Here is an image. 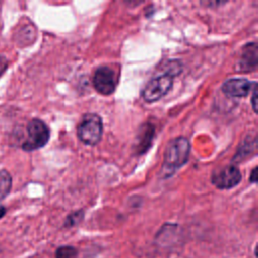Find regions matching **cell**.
Wrapping results in <instances>:
<instances>
[{
	"mask_svg": "<svg viewBox=\"0 0 258 258\" xmlns=\"http://www.w3.org/2000/svg\"><path fill=\"white\" fill-rule=\"evenodd\" d=\"M93 85L101 95L109 96L113 94L117 85L114 71L107 66L99 67L94 74Z\"/></svg>",
	"mask_w": 258,
	"mask_h": 258,
	"instance_id": "5",
	"label": "cell"
},
{
	"mask_svg": "<svg viewBox=\"0 0 258 258\" xmlns=\"http://www.w3.org/2000/svg\"><path fill=\"white\" fill-rule=\"evenodd\" d=\"M254 84L255 82L251 83L250 81L242 78L230 79L222 85V92L230 97L242 98L246 97L250 93Z\"/></svg>",
	"mask_w": 258,
	"mask_h": 258,
	"instance_id": "7",
	"label": "cell"
},
{
	"mask_svg": "<svg viewBox=\"0 0 258 258\" xmlns=\"http://www.w3.org/2000/svg\"><path fill=\"white\" fill-rule=\"evenodd\" d=\"M77 134L79 139L87 145L94 146L98 144L103 134V122L101 117L93 113L84 115L78 125Z\"/></svg>",
	"mask_w": 258,
	"mask_h": 258,
	"instance_id": "2",
	"label": "cell"
},
{
	"mask_svg": "<svg viewBox=\"0 0 258 258\" xmlns=\"http://www.w3.org/2000/svg\"><path fill=\"white\" fill-rule=\"evenodd\" d=\"M173 85V78L168 74H162L152 78L142 89L141 96L147 103H153L164 97Z\"/></svg>",
	"mask_w": 258,
	"mask_h": 258,
	"instance_id": "4",
	"label": "cell"
},
{
	"mask_svg": "<svg viewBox=\"0 0 258 258\" xmlns=\"http://www.w3.org/2000/svg\"><path fill=\"white\" fill-rule=\"evenodd\" d=\"M12 178L9 172L5 169L0 170V201L7 197L11 189Z\"/></svg>",
	"mask_w": 258,
	"mask_h": 258,
	"instance_id": "10",
	"label": "cell"
},
{
	"mask_svg": "<svg viewBox=\"0 0 258 258\" xmlns=\"http://www.w3.org/2000/svg\"><path fill=\"white\" fill-rule=\"evenodd\" d=\"M257 84L255 83L253 88H252V106L254 112H257Z\"/></svg>",
	"mask_w": 258,
	"mask_h": 258,
	"instance_id": "15",
	"label": "cell"
},
{
	"mask_svg": "<svg viewBox=\"0 0 258 258\" xmlns=\"http://www.w3.org/2000/svg\"><path fill=\"white\" fill-rule=\"evenodd\" d=\"M241 178L242 175L237 166L227 165L213 174L212 182L220 189H229L236 186L241 181Z\"/></svg>",
	"mask_w": 258,
	"mask_h": 258,
	"instance_id": "6",
	"label": "cell"
},
{
	"mask_svg": "<svg viewBox=\"0 0 258 258\" xmlns=\"http://www.w3.org/2000/svg\"><path fill=\"white\" fill-rule=\"evenodd\" d=\"M8 68V60L5 56L0 54V77L6 72Z\"/></svg>",
	"mask_w": 258,
	"mask_h": 258,
	"instance_id": "14",
	"label": "cell"
},
{
	"mask_svg": "<svg viewBox=\"0 0 258 258\" xmlns=\"http://www.w3.org/2000/svg\"><path fill=\"white\" fill-rule=\"evenodd\" d=\"M154 136V126L150 123H144L138 130L134 143V152L136 154L145 153L151 146Z\"/></svg>",
	"mask_w": 258,
	"mask_h": 258,
	"instance_id": "8",
	"label": "cell"
},
{
	"mask_svg": "<svg viewBox=\"0 0 258 258\" xmlns=\"http://www.w3.org/2000/svg\"><path fill=\"white\" fill-rule=\"evenodd\" d=\"M190 144L187 138L183 136L172 139L164 151V162L162 171L170 176L176 169L184 165L188 159Z\"/></svg>",
	"mask_w": 258,
	"mask_h": 258,
	"instance_id": "1",
	"label": "cell"
},
{
	"mask_svg": "<svg viewBox=\"0 0 258 258\" xmlns=\"http://www.w3.org/2000/svg\"><path fill=\"white\" fill-rule=\"evenodd\" d=\"M78 251L73 246H60L55 251V258H77Z\"/></svg>",
	"mask_w": 258,
	"mask_h": 258,
	"instance_id": "11",
	"label": "cell"
},
{
	"mask_svg": "<svg viewBox=\"0 0 258 258\" xmlns=\"http://www.w3.org/2000/svg\"><path fill=\"white\" fill-rule=\"evenodd\" d=\"M257 180V168L254 167L252 172H251V175H250V181L251 182H256Z\"/></svg>",
	"mask_w": 258,
	"mask_h": 258,
	"instance_id": "16",
	"label": "cell"
},
{
	"mask_svg": "<svg viewBox=\"0 0 258 258\" xmlns=\"http://www.w3.org/2000/svg\"><path fill=\"white\" fill-rule=\"evenodd\" d=\"M181 71H182L181 62L177 59H172V60H169L168 63L165 66V73L164 74H168L169 76L174 78L177 75H179L181 73Z\"/></svg>",
	"mask_w": 258,
	"mask_h": 258,
	"instance_id": "12",
	"label": "cell"
},
{
	"mask_svg": "<svg viewBox=\"0 0 258 258\" xmlns=\"http://www.w3.org/2000/svg\"><path fill=\"white\" fill-rule=\"evenodd\" d=\"M5 213H6L5 208L3 206H0V219L5 215Z\"/></svg>",
	"mask_w": 258,
	"mask_h": 258,
	"instance_id": "17",
	"label": "cell"
},
{
	"mask_svg": "<svg viewBox=\"0 0 258 258\" xmlns=\"http://www.w3.org/2000/svg\"><path fill=\"white\" fill-rule=\"evenodd\" d=\"M49 129L39 119H32L27 125V138L21 147L24 151H33L43 147L49 140Z\"/></svg>",
	"mask_w": 258,
	"mask_h": 258,
	"instance_id": "3",
	"label": "cell"
},
{
	"mask_svg": "<svg viewBox=\"0 0 258 258\" xmlns=\"http://www.w3.org/2000/svg\"><path fill=\"white\" fill-rule=\"evenodd\" d=\"M83 218H84V212L83 211H77V212L71 214L67 218V220L64 222V226L66 227H73V226L79 224L83 220Z\"/></svg>",
	"mask_w": 258,
	"mask_h": 258,
	"instance_id": "13",
	"label": "cell"
},
{
	"mask_svg": "<svg viewBox=\"0 0 258 258\" xmlns=\"http://www.w3.org/2000/svg\"><path fill=\"white\" fill-rule=\"evenodd\" d=\"M258 61V48L256 42L247 43L242 50V54L239 60L240 70L243 72L254 71Z\"/></svg>",
	"mask_w": 258,
	"mask_h": 258,
	"instance_id": "9",
	"label": "cell"
}]
</instances>
